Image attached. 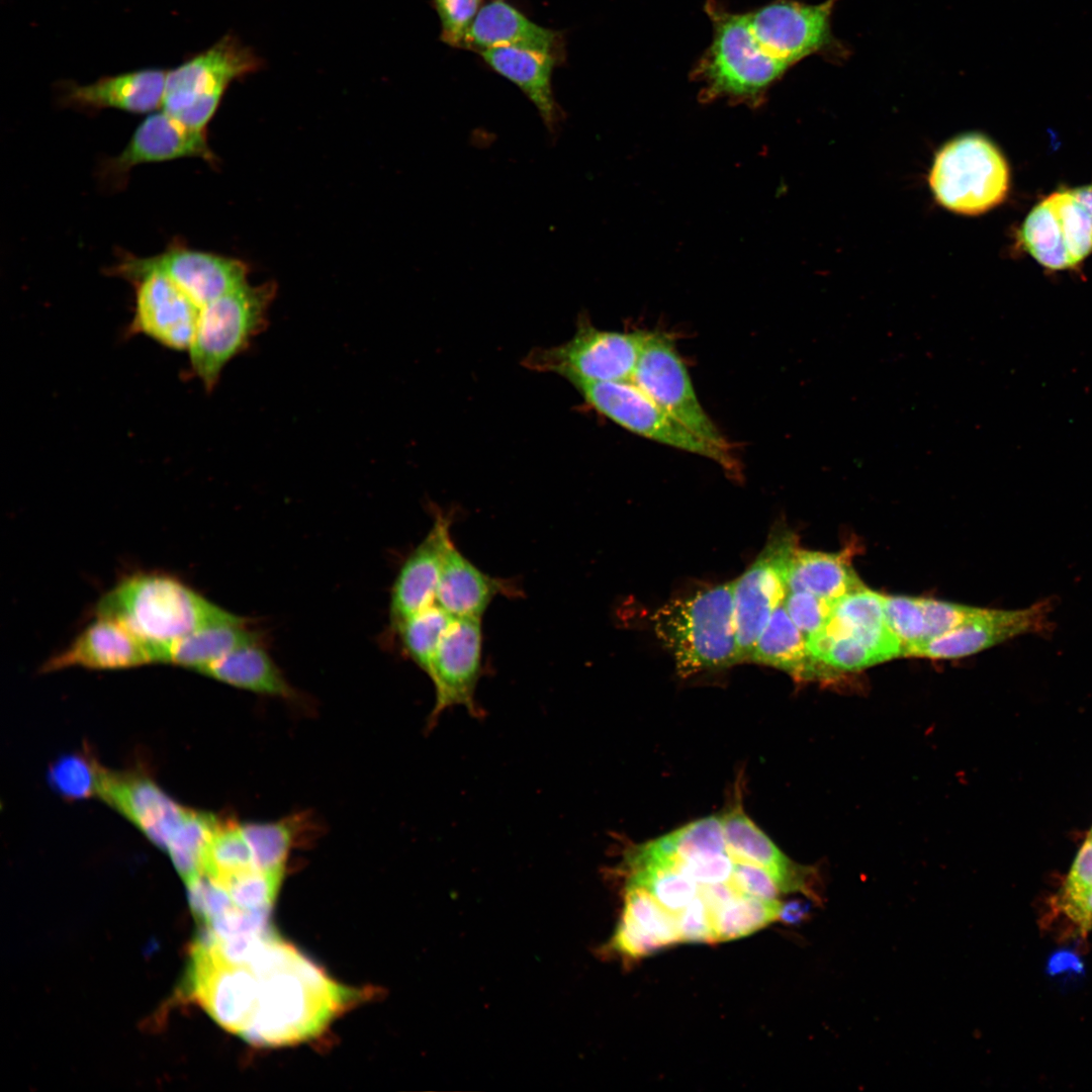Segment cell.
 I'll use <instances>...</instances> for the list:
<instances>
[{
	"label": "cell",
	"mask_w": 1092,
	"mask_h": 1092,
	"mask_svg": "<svg viewBox=\"0 0 1092 1092\" xmlns=\"http://www.w3.org/2000/svg\"><path fill=\"white\" fill-rule=\"evenodd\" d=\"M99 796L162 849H167L188 810L151 779L129 772L106 770Z\"/></svg>",
	"instance_id": "obj_17"
},
{
	"label": "cell",
	"mask_w": 1092,
	"mask_h": 1092,
	"mask_svg": "<svg viewBox=\"0 0 1092 1092\" xmlns=\"http://www.w3.org/2000/svg\"><path fill=\"white\" fill-rule=\"evenodd\" d=\"M517 593L514 582L482 571L457 548L452 538L449 540L436 602L451 616L481 619L496 597H512Z\"/></svg>",
	"instance_id": "obj_22"
},
{
	"label": "cell",
	"mask_w": 1092,
	"mask_h": 1092,
	"mask_svg": "<svg viewBox=\"0 0 1092 1092\" xmlns=\"http://www.w3.org/2000/svg\"><path fill=\"white\" fill-rule=\"evenodd\" d=\"M263 60L234 33L167 72L163 111L185 126L205 131L232 82L257 72Z\"/></svg>",
	"instance_id": "obj_5"
},
{
	"label": "cell",
	"mask_w": 1092,
	"mask_h": 1092,
	"mask_svg": "<svg viewBox=\"0 0 1092 1092\" xmlns=\"http://www.w3.org/2000/svg\"><path fill=\"white\" fill-rule=\"evenodd\" d=\"M632 381L694 434L717 447L731 449L701 405L688 370L667 336L650 333Z\"/></svg>",
	"instance_id": "obj_11"
},
{
	"label": "cell",
	"mask_w": 1092,
	"mask_h": 1092,
	"mask_svg": "<svg viewBox=\"0 0 1092 1092\" xmlns=\"http://www.w3.org/2000/svg\"><path fill=\"white\" fill-rule=\"evenodd\" d=\"M201 673L257 694L289 698L294 691L259 643L241 647L208 664Z\"/></svg>",
	"instance_id": "obj_28"
},
{
	"label": "cell",
	"mask_w": 1092,
	"mask_h": 1092,
	"mask_svg": "<svg viewBox=\"0 0 1092 1092\" xmlns=\"http://www.w3.org/2000/svg\"><path fill=\"white\" fill-rule=\"evenodd\" d=\"M254 870L260 869L255 864L242 825L221 822L206 849L201 874L223 889Z\"/></svg>",
	"instance_id": "obj_33"
},
{
	"label": "cell",
	"mask_w": 1092,
	"mask_h": 1092,
	"mask_svg": "<svg viewBox=\"0 0 1092 1092\" xmlns=\"http://www.w3.org/2000/svg\"><path fill=\"white\" fill-rule=\"evenodd\" d=\"M453 618L436 603L404 620L395 629L405 653L427 675Z\"/></svg>",
	"instance_id": "obj_36"
},
{
	"label": "cell",
	"mask_w": 1092,
	"mask_h": 1092,
	"mask_svg": "<svg viewBox=\"0 0 1092 1092\" xmlns=\"http://www.w3.org/2000/svg\"><path fill=\"white\" fill-rule=\"evenodd\" d=\"M653 626L682 676L740 662L733 582L668 601L653 615Z\"/></svg>",
	"instance_id": "obj_4"
},
{
	"label": "cell",
	"mask_w": 1092,
	"mask_h": 1092,
	"mask_svg": "<svg viewBox=\"0 0 1092 1092\" xmlns=\"http://www.w3.org/2000/svg\"><path fill=\"white\" fill-rule=\"evenodd\" d=\"M740 893L759 899L777 900L782 893L772 875L765 869L741 860H735L729 881Z\"/></svg>",
	"instance_id": "obj_47"
},
{
	"label": "cell",
	"mask_w": 1092,
	"mask_h": 1092,
	"mask_svg": "<svg viewBox=\"0 0 1092 1092\" xmlns=\"http://www.w3.org/2000/svg\"><path fill=\"white\" fill-rule=\"evenodd\" d=\"M809 909V905L802 901H790L782 906L779 918L786 923H799L808 916Z\"/></svg>",
	"instance_id": "obj_52"
},
{
	"label": "cell",
	"mask_w": 1092,
	"mask_h": 1092,
	"mask_svg": "<svg viewBox=\"0 0 1092 1092\" xmlns=\"http://www.w3.org/2000/svg\"><path fill=\"white\" fill-rule=\"evenodd\" d=\"M299 817L276 822L242 825L258 869L284 872L287 856L296 841Z\"/></svg>",
	"instance_id": "obj_38"
},
{
	"label": "cell",
	"mask_w": 1092,
	"mask_h": 1092,
	"mask_svg": "<svg viewBox=\"0 0 1092 1092\" xmlns=\"http://www.w3.org/2000/svg\"><path fill=\"white\" fill-rule=\"evenodd\" d=\"M1052 599H1042L1027 608L999 610L983 608L968 623L928 641L910 645L903 656L931 659L959 658L976 654L1025 634L1045 635L1053 630Z\"/></svg>",
	"instance_id": "obj_13"
},
{
	"label": "cell",
	"mask_w": 1092,
	"mask_h": 1092,
	"mask_svg": "<svg viewBox=\"0 0 1092 1092\" xmlns=\"http://www.w3.org/2000/svg\"><path fill=\"white\" fill-rule=\"evenodd\" d=\"M662 947L655 937L621 916L614 935L604 948L609 954H616L626 961H636Z\"/></svg>",
	"instance_id": "obj_45"
},
{
	"label": "cell",
	"mask_w": 1092,
	"mask_h": 1092,
	"mask_svg": "<svg viewBox=\"0 0 1092 1092\" xmlns=\"http://www.w3.org/2000/svg\"><path fill=\"white\" fill-rule=\"evenodd\" d=\"M834 601L807 592H789L783 604L792 621L808 638L825 626Z\"/></svg>",
	"instance_id": "obj_43"
},
{
	"label": "cell",
	"mask_w": 1092,
	"mask_h": 1092,
	"mask_svg": "<svg viewBox=\"0 0 1092 1092\" xmlns=\"http://www.w3.org/2000/svg\"><path fill=\"white\" fill-rule=\"evenodd\" d=\"M628 882L646 888L669 912L677 915L698 895L699 884L677 869L631 854Z\"/></svg>",
	"instance_id": "obj_32"
},
{
	"label": "cell",
	"mask_w": 1092,
	"mask_h": 1092,
	"mask_svg": "<svg viewBox=\"0 0 1092 1092\" xmlns=\"http://www.w3.org/2000/svg\"><path fill=\"white\" fill-rule=\"evenodd\" d=\"M274 295L273 283L247 282L200 308L187 351L191 368L206 390L215 387L225 365L264 329Z\"/></svg>",
	"instance_id": "obj_6"
},
{
	"label": "cell",
	"mask_w": 1092,
	"mask_h": 1092,
	"mask_svg": "<svg viewBox=\"0 0 1092 1092\" xmlns=\"http://www.w3.org/2000/svg\"><path fill=\"white\" fill-rule=\"evenodd\" d=\"M220 824L210 813L187 810L166 849L186 884L201 875L206 849Z\"/></svg>",
	"instance_id": "obj_34"
},
{
	"label": "cell",
	"mask_w": 1092,
	"mask_h": 1092,
	"mask_svg": "<svg viewBox=\"0 0 1092 1092\" xmlns=\"http://www.w3.org/2000/svg\"><path fill=\"white\" fill-rule=\"evenodd\" d=\"M1088 888H1092V837L1090 836L1077 854L1064 889L1081 891Z\"/></svg>",
	"instance_id": "obj_50"
},
{
	"label": "cell",
	"mask_w": 1092,
	"mask_h": 1092,
	"mask_svg": "<svg viewBox=\"0 0 1092 1092\" xmlns=\"http://www.w3.org/2000/svg\"><path fill=\"white\" fill-rule=\"evenodd\" d=\"M106 769L89 752L60 756L48 771L52 789L67 800H82L99 795Z\"/></svg>",
	"instance_id": "obj_37"
},
{
	"label": "cell",
	"mask_w": 1092,
	"mask_h": 1092,
	"mask_svg": "<svg viewBox=\"0 0 1092 1092\" xmlns=\"http://www.w3.org/2000/svg\"><path fill=\"white\" fill-rule=\"evenodd\" d=\"M441 23V39L457 49H466L469 29L480 10L481 0H432Z\"/></svg>",
	"instance_id": "obj_42"
},
{
	"label": "cell",
	"mask_w": 1092,
	"mask_h": 1092,
	"mask_svg": "<svg viewBox=\"0 0 1092 1092\" xmlns=\"http://www.w3.org/2000/svg\"><path fill=\"white\" fill-rule=\"evenodd\" d=\"M796 547L793 534L786 531L772 534L755 561L733 582L740 662L750 661L759 635L784 603L788 566Z\"/></svg>",
	"instance_id": "obj_10"
},
{
	"label": "cell",
	"mask_w": 1092,
	"mask_h": 1092,
	"mask_svg": "<svg viewBox=\"0 0 1092 1092\" xmlns=\"http://www.w3.org/2000/svg\"><path fill=\"white\" fill-rule=\"evenodd\" d=\"M450 527V519L436 512L432 528L401 565L390 595L389 618L394 629L437 603L443 557L452 538Z\"/></svg>",
	"instance_id": "obj_19"
},
{
	"label": "cell",
	"mask_w": 1092,
	"mask_h": 1092,
	"mask_svg": "<svg viewBox=\"0 0 1092 1092\" xmlns=\"http://www.w3.org/2000/svg\"><path fill=\"white\" fill-rule=\"evenodd\" d=\"M481 671V619L454 617L428 675L435 689L428 727L434 726L444 711L454 707H463L470 715L479 716L475 691Z\"/></svg>",
	"instance_id": "obj_15"
},
{
	"label": "cell",
	"mask_w": 1092,
	"mask_h": 1092,
	"mask_svg": "<svg viewBox=\"0 0 1092 1092\" xmlns=\"http://www.w3.org/2000/svg\"><path fill=\"white\" fill-rule=\"evenodd\" d=\"M159 662L155 645L116 620L97 617L61 653L49 659L43 671L70 666L115 669Z\"/></svg>",
	"instance_id": "obj_18"
},
{
	"label": "cell",
	"mask_w": 1092,
	"mask_h": 1092,
	"mask_svg": "<svg viewBox=\"0 0 1092 1092\" xmlns=\"http://www.w3.org/2000/svg\"><path fill=\"white\" fill-rule=\"evenodd\" d=\"M918 602L925 620V639L923 642L963 626L976 618L983 610V608L963 606L933 599L918 598Z\"/></svg>",
	"instance_id": "obj_44"
},
{
	"label": "cell",
	"mask_w": 1092,
	"mask_h": 1092,
	"mask_svg": "<svg viewBox=\"0 0 1092 1092\" xmlns=\"http://www.w3.org/2000/svg\"><path fill=\"white\" fill-rule=\"evenodd\" d=\"M704 8L713 34L691 71L692 80L700 84L699 99L759 108L769 89L792 66L761 49L747 13L731 12L719 0H707Z\"/></svg>",
	"instance_id": "obj_2"
},
{
	"label": "cell",
	"mask_w": 1092,
	"mask_h": 1092,
	"mask_svg": "<svg viewBox=\"0 0 1092 1092\" xmlns=\"http://www.w3.org/2000/svg\"><path fill=\"white\" fill-rule=\"evenodd\" d=\"M750 661L777 667L801 680L833 681L840 678L811 655L805 636L788 615L784 604L770 616L756 641Z\"/></svg>",
	"instance_id": "obj_26"
},
{
	"label": "cell",
	"mask_w": 1092,
	"mask_h": 1092,
	"mask_svg": "<svg viewBox=\"0 0 1092 1092\" xmlns=\"http://www.w3.org/2000/svg\"><path fill=\"white\" fill-rule=\"evenodd\" d=\"M152 272L170 278L201 308L246 284L248 267L237 259L174 248L151 258H124L112 268L113 274L130 281Z\"/></svg>",
	"instance_id": "obj_14"
},
{
	"label": "cell",
	"mask_w": 1092,
	"mask_h": 1092,
	"mask_svg": "<svg viewBox=\"0 0 1092 1092\" xmlns=\"http://www.w3.org/2000/svg\"><path fill=\"white\" fill-rule=\"evenodd\" d=\"M167 72L148 68L81 85L74 81L60 84V99L66 106L99 110L114 108L133 113L156 110L163 104Z\"/></svg>",
	"instance_id": "obj_20"
},
{
	"label": "cell",
	"mask_w": 1092,
	"mask_h": 1092,
	"mask_svg": "<svg viewBox=\"0 0 1092 1092\" xmlns=\"http://www.w3.org/2000/svg\"><path fill=\"white\" fill-rule=\"evenodd\" d=\"M727 851L722 815L694 821L635 850L641 857L671 867L688 858Z\"/></svg>",
	"instance_id": "obj_30"
},
{
	"label": "cell",
	"mask_w": 1092,
	"mask_h": 1092,
	"mask_svg": "<svg viewBox=\"0 0 1092 1092\" xmlns=\"http://www.w3.org/2000/svg\"><path fill=\"white\" fill-rule=\"evenodd\" d=\"M781 909L778 900L739 893L711 916L716 941L749 935L779 919Z\"/></svg>",
	"instance_id": "obj_35"
},
{
	"label": "cell",
	"mask_w": 1092,
	"mask_h": 1092,
	"mask_svg": "<svg viewBox=\"0 0 1092 1092\" xmlns=\"http://www.w3.org/2000/svg\"><path fill=\"white\" fill-rule=\"evenodd\" d=\"M849 550L838 553L794 550L787 572L789 592H807L837 600L864 586L850 562Z\"/></svg>",
	"instance_id": "obj_27"
},
{
	"label": "cell",
	"mask_w": 1092,
	"mask_h": 1092,
	"mask_svg": "<svg viewBox=\"0 0 1092 1092\" xmlns=\"http://www.w3.org/2000/svg\"><path fill=\"white\" fill-rule=\"evenodd\" d=\"M675 917L680 941H716L711 917L699 894Z\"/></svg>",
	"instance_id": "obj_48"
},
{
	"label": "cell",
	"mask_w": 1092,
	"mask_h": 1092,
	"mask_svg": "<svg viewBox=\"0 0 1092 1092\" xmlns=\"http://www.w3.org/2000/svg\"><path fill=\"white\" fill-rule=\"evenodd\" d=\"M259 643V636L247 625H219L204 628L160 647L161 662H170L200 671L231 652Z\"/></svg>",
	"instance_id": "obj_29"
},
{
	"label": "cell",
	"mask_w": 1092,
	"mask_h": 1092,
	"mask_svg": "<svg viewBox=\"0 0 1092 1092\" xmlns=\"http://www.w3.org/2000/svg\"><path fill=\"white\" fill-rule=\"evenodd\" d=\"M576 388L585 402L623 428L669 447L717 462L729 475L740 469L731 449L717 447L690 431L632 380L583 383Z\"/></svg>",
	"instance_id": "obj_9"
},
{
	"label": "cell",
	"mask_w": 1092,
	"mask_h": 1092,
	"mask_svg": "<svg viewBox=\"0 0 1092 1092\" xmlns=\"http://www.w3.org/2000/svg\"><path fill=\"white\" fill-rule=\"evenodd\" d=\"M96 615L118 621L155 645L160 662V647L185 635L219 625H247L245 618L162 574L123 580L101 598Z\"/></svg>",
	"instance_id": "obj_3"
},
{
	"label": "cell",
	"mask_w": 1092,
	"mask_h": 1092,
	"mask_svg": "<svg viewBox=\"0 0 1092 1092\" xmlns=\"http://www.w3.org/2000/svg\"><path fill=\"white\" fill-rule=\"evenodd\" d=\"M131 282L135 285V309L129 331L170 349L188 350L200 306L163 274L146 273Z\"/></svg>",
	"instance_id": "obj_16"
},
{
	"label": "cell",
	"mask_w": 1092,
	"mask_h": 1092,
	"mask_svg": "<svg viewBox=\"0 0 1092 1092\" xmlns=\"http://www.w3.org/2000/svg\"><path fill=\"white\" fill-rule=\"evenodd\" d=\"M928 180L941 206L975 215L1005 199L1010 172L1004 156L989 139L968 133L949 141L937 152Z\"/></svg>",
	"instance_id": "obj_7"
},
{
	"label": "cell",
	"mask_w": 1092,
	"mask_h": 1092,
	"mask_svg": "<svg viewBox=\"0 0 1092 1092\" xmlns=\"http://www.w3.org/2000/svg\"><path fill=\"white\" fill-rule=\"evenodd\" d=\"M649 332L604 331L583 318L574 336L550 348L533 350L525 365L536 371L553 372L575 387L583 383L632 380Z\"/></svg>",
	"instance_id": "obj_8"
},
{
	"label": "cell",
	"mask_w": 1092,
	"mask_h": 1092,
	"mask_svg": "<svg viewBox=\"0 0 1092 1092\" xmlns=\"http://www.w3.org/2000/svg\"><path fill=\"white\" fill-rule=\"evenodd\" d=\"M734 862L735 859L727 851L680 860L673 868L689 876L699 885H712L729 882Z\"/></svg>",
	"instance_id": "obj_46"
},
{
	"label": "cell",
	"mask_w": 1092,
	"mask_h": 1092,
	"mask_svg": "<svg viewBox=\"0 0 1092 1092\" xmlns=\"http://www.w3.org/2000/svg\"><path fill=\"white\" fill-rule=\"evenodd\" d=\"M1045 971L1052 978L1080 977L1084 975V964L1075 951L1063 948L1056 950L1049 957Z\"/></svg>",
	"instance_id": "obj_51"
},
{
	"label": "cell",
	"mask_w": 1092,
	"mask_h": 1092,
	"mask_svg": "<svg viewBox=\"0 0 1092 1092\" xmlns=\"http://www.w3.org/2000/svg\"><path fill=\"white\" fill-rule=\"evenodd\" d=\"M886 624L884 596L863 587L835 600L823 628L844 631Z\"/></svg>",
	"instance_id": "obj_40"
},
{
	"label": "cell",
	"mask_w": 1092,
	"mask_h": 1092,
	"mask_svg": "<svg viewBox=\"0 0 1092 1092\" xmlns=\"http://www.w3.org/2000/svg\"><path fill=\"white\" fill-rule=\"evenodd\" d=\"M186 157L213 160L205 131L189 128L162 111L150 114L138 126L121 154L110 162V170L122 174L141 164Z\"/></svg>",
	"instance_id": "obj_21"
},
{
	"label": "cell",
	"mask_w": 1092,
	"mask_h": 1092,
	"mask_svg": "<svg viewBox=\"0 0 1092 1092\" xmlns=\"http://www.w3.org/2000/svg\"><path fill=\"white\" fill-rule=\"evenodd\" d=\"M836 1L774 0L747 12L749 26L766 54L794 66L831 48L830 20Z\"/></svg>",
	"instance_id": "obj_12"
},
{
	"label": "cell",
	"mask_w": 1092,
	"mask_h": 1092,
	"mask_svg": "<svg viewBox=\"0 0 1092 1092\" xmlns=\"http://www.w3.org/2000/svg\"><path fill=\"white\" fill-rule=\"evenodd\" d=\"M1060 905L1083 932L1092 929V888L1081 891L1064 889Z\"/></svg>",
	"instance_id": "obj_49"
},
{
	"label": "cell",
	"mask_w": 1092,
	"mask_h": 1092,
	"mask_svg": "<svg viewBox=\"0 0 1092 1092\" xmlns=\"http://www.w3.org/2000/svg\"><path fill=\"white\" fill-rule=\"evenodd\" d=\"M478 53L493 71L520 88L538 110L547 129L555 133L564 113L555 100L551 77L560 62L546 54L512 47Z\"/></svg>",
	"instance_id": "obj_24"
},
{
	"label": "cell",
	"mask_w": 1092,
	"mask_h": 1092,
	"mask_svg": "<svg viewBox=\"0 0 1092 1092\" xmlns=\"http://www.w3.org/2000/svg\"><path fill=\"white\" fill-rule=\"evenodd\" d=\"M621 916L655 937L663 947L680 941L675 915L638 884L627 883Z\"/></svg>",
	"instance_id": "obj_39"
},
{
	"label": "cell",
	"mask_w": 1092,
	"mask_h": 1092,
	"mask_svg": "<svg viewBox=\"0 0 1092 1092\" xmlns=\"http://www.w3.org/2000/svg\"><path fill=\"white\" fill-rule=\"evenodd\" d=\"M1089 836H1090V837H1092V830H1091V833H1090V835H1089Z\"/></svg>",
	"instance_id": "obj_53"
},
{
	"label": "cell",
	"mask_w": 1092,
	"mask_h": 1092,
	"mask_svg": "<svg viewBox=\"0 0 1092 1092\" xmlns=\"http://www.w3.org/2000/svg\"><path fill=\"white\" fill-rule=\"evenodd\" d=\"M499 47L546 54L559 62L565 57L562 33L540 26L512 5L494 0L480 8L469 29L466 49L479 52Z\"/></svg>",
	"instance_id": "obj_23"
},
{
	"label": "cell",
	"mask_w": 1092,
	"mask_h": 1092,
	"mask_svg": "<svg viewBox=\"0 0 1092 1092\" xmlns=\"http://www.w3.org/2000/svg\"><path fill=\"white\" fill-rule=\"evenodd\" d=\"M233 954L247 965L248 1016L241 1037L278 1046L320 1034L361 994L331 979L271 926L243 936Z\"/></svg>",
	"instance_id": "obj_1"
},
{
	"label": "cell",
	"mask_w": 1092,
	"mask_h": 1092,
	"mask_svg": "<svg viewBox=\"0 0 1092 1092\" xmlns=\"http://www.w3.org/2000/svg\"><path fill=\"white\" fill-rule=\"evenodd\" d=\"M1018 235L1025 251L1043 267L1065 270L1077 266L1050 195L1030 210Z\"/></svg>",
	"instance_id": "obj_31"
},
{
	"label": "cell",
	"mask_w": 1092,
	"mask_h": 1092,
	"mask_svg": "<svg viewBox=\"0 0 1092 1092\" xmlns=\"http://www.w3.org/2000/svg\"><path fill=\"white\" fill-rule=\"evenodd\" d=\"M888 626L900 639L904 650L925 639V620L918 598L884 596Z\"/></svg>",
	"instance_id": "obj_41"
},
{
	"label": "cell",
	"mask_w": 1092,
	"mask_h": 1092,
	"mask_svg": "<svg viewBox=\"0 0 1092 1092\" xmlns=\"http://www.w3.org/2000/svg\"><path fill=\"white\" fill-rule=\"evenodd\" d=\"M727 850L735 860L768 871L782 892L800 891L816 897L808 883L809 869L795 864L763 833L740 807L722 815Z\"/></svg>",
	"instance_id": "obj_25"
}]
</instances>
